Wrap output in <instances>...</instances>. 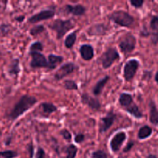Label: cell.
Listing matches in <instances>:
<instances>
[{
  "label": "cell",
  "instance_id": "obj_1",
  "mask_svg": "<svg viewBox=\"0 0 158 158\" xmlns=\"http://www.w3.org/2000/svg\"><path fill=\"white\" fill-rule=\"evenodd\" d=\"M37 103V99L32 96L25 95L20 98V100L15 103L13 109L8 115V118L11 120H16L18 117L23 115L28 110L34 106Z\"/></svg>",
  "mask_w": 158,
  "mask_h": 158
},
{
  "label": "cell",
  "instance_id": "obj_2",
  "mask_svg": "<svg viewBox=\"0 0 158 158\" xmlns=\"http://www.w3.org/2000/svg\"><path fill=\"white\" fill-rule=\"evenodd\" d=\"M109 19L123 27H131L134 23V18L125 11H115L109 15Z\"/></svg>",
  "mask_w": 158,
  "mask_h": 158
},
{
  "label": "cell",
  "instance_id": "obj_3",
  "mask_svg": "<svg viewBox=\"0 0 158 158\" xmlns=\"http://www.w3.org/2000/svg\"><path fill=\"white\" fill-rule=\"evenodd\" d=\"M74 27L73 24L70 20H62V19H56L52 23V24L50 26V28L56 31L57 35V39L60 40L64 36L65 34L72 29Z\"/></svg>",
  "mask_w": 158,
  "mask_h": 158
},
{
  "label": "cell",
  "instance_id": "obj_4",
  "mask_svg": "<svg viewBox=\"0 0 158 158\" xmlns=\"http://www.w3.org/2000/svg\"><path fill=\"white\" fill-rule=\"evenodd\" d=\"M120 59L118 52L114 48H109L106 52H103L100 58V63L104 69H108L115 61Z\"/></svg>",
  "mask_w": 158,
  "mask_h": 158
},
{
  "label": "cell",
  "instance_id": "obj_5",
  "mask_svg": "<svg viewBox=\"0 0 158 158\" xmlns=\"http://www.w3.org/2000/svg\"><path fill=\"white\" fill-rule=\"evenodd\" d=\"M136 43H137V40L134 35L132 34L128 33L123 36L121 41L120 42L119 46L120 48L121 52L123 53H130L133 52L136 47Z\"/></svg>",
  "mask_w": 158,
  "mask_h": 158
},
{
  "label": "cell",
  "instance_id": "obj_6",
  "mask_svg": "<svg viewBox=\"0 0 158 158\" xmlns=\"http://www.w3.org/2000/svg\"><path fill=\"white\" fill-rule=\"evenodd\" d=\"M140 66V63L137 60H130L127 62L125 64L124 69H123V77H124L126 81H131Z\"/></svg>",
  "mask_w": 158,
  "mask_h": 158
},
{
  "label": "cell",
  "instance_id": "obj_7",
  "mask_svg": "<svg viewBox=\"0 0 158 158\" xmlns=\"http://www.w3.org/2000/svg\"><path fill=\"white\" fill-rule=\"evenodd\" d=\"M32 56L30 66L32 68L48 67V61L46 57L40 52H30Z\"/></svg>",
  "mask_w": 158,
  "mask_h": 158
},
{
  "label": "cell",
  "instance_id": "obj_8",
  "mask_svg": "<svg viewBox=\"0 0 158 158\" xmlns=\"http://www.w3.org/2000/svg\"><path fill=\"white\" fill-rule=\"evenodd\" d=\"M116 118H117V115L114 114V112L110 111L106 114V117H103L101 119L100 125V133H105L111 127L114 122L115 121Z\"/></svg>",
  "mask_w": 158,
  "mask_h": 158
},
{
  "label": "cell",
  "instance_id": "obj_9",
  "mask_svg": "<svg viewBox=\"0 0 158 158\" xmlns=\"http://www.w3.org/2000/svg\"><path fill=\"white\" fill-rule=\"evenodd\" d=\"M127 138V134L124 132L117 133L115 136L112 138L110 141V148L111 150L114 153L120 151L122 144L125 141Z\"/></svg>",
  "mask_w": 158,
  "mask_h": 158
},
{
  "label": "cell",
  "instance_id": "obj_10",
  "mask_svg": "<svg viewBox=\"0 0 158 158\" xmlns=\"http://www.w3.org/2000/svg\"><path fill=\"white\" fill-rule=\"evenodd\" d=\"M76 69V66L73 63H68L62 66L55 74V79L57 80H62L66 76L72 73Z\"/></svg>",
  "mask_w": 158,
  "mask_h": 158
},
{
  "label": "cell",
  "instance_id": "obj_11",
  "mask_svg": "<svg viewBox=\"0 0 158 158\" xmlns=\"http://www.w3.org/2000/svg\"><path fill=\"white\" fill-rule=\"evenodd\" d=\"M55 15V12L52 10H43L40 12L39 13L32 15V17L29 19V23H35L38 22L43 21V20H47L49 19L52 18Z\"/></svg>",
  "mask_w": 158,
  "mask_h": 158
},
{
  "label": "cell",
  "instance_id": "obj_12",
  "mask_svg": "<svg viewBox=\"0 0 158 158\" xmlns=\"http://www.w3.org/2000/svg\"><path fill=\"white\" fill-rule=\"evenodd\" d=\"M81 99L83 103L86 104L89 107H90L91 109L95 110H99L100 109L101 105H100V101H99L97 99L90 97L89 94L84 93V94H83V95H82Z\"/></svg>",
  "mask_w": 158,
  "mask_h": 158
},
{
  "label": "cell",
  "instance_id": "obj_13",
  "mask_svg": "<svg viewBox=\"0 0 158 158\" xmlns=\"http://www.w3.org/2000/svg\"><path fill=\"white\" fill-rule=\"evenodd\" d=\"M80 52L82 58L86 61H89L91 59H93L94 55V48L88 44H84L81 46L80 48Z\"/></svg>",
  "mask_w": 158,
  "mask_h": 158
},
{
  "label": "cell",
  "instance_id": "obj_14",
  "mask_svg": "<svg viewBox=\"0 0 158 158\" xmlns=\"http://www.w3.org/2000/svg\"><path fill=\"white\" fill-rule=\"evenodd\" d=\"M65 9L68 13H70L72 15H76V16L83 15L86 12V8L82 5H76V6L66 5Z\"/></svg>",
  "mask_w": 158,
  "mask_h": 158
},
{
  "label": "cell",
  "instance_id": "obj_15",
  "mask_svg": "<svg viewBox=\"0 0 158 158\" xmlns=\"http://www.w3.org/2000/svg\"><path fill=\"white\" fill-rule=\"evenodd\" d=\"M149 108H150V116L149 120L152 124L158 125V109L156 106V103L154 101L151 100L149 103Z\"/></svg>",
  "mask_w": 158,
  "mask_h": 158
},
{
  "label": "cell",
  "instance_id": "obj_16",
  "mask_svg": "<svg viewBox=\"0 0 158 158\" xmlns=\"http://www.w3.org/2000/svg\"><path fill=\"white\" fill-rule=\"evenodd\" d=\"M63 57L60 56L50 54L48 56V69H53L63 62Z\"/></svg>",
  "mask_w": 158,
  "mask_h": 158
},
{
  "label": "cell",
  "instance_id": "obj_17",
  "mask_svg": "<svg viewBox=\"0 0 158 158\" xmlns=\"http://www.w3.org/2000/svg\"><path fill=\"white\" fill-rule=\"evenodd\" d=\"M110 77L108 76H106L105 77H103V79L100 80L99 82H97V84L94 86V89H93V93L95 96H99L101 94L102 91H103V88L106 86V84L107 83V82L109 81Z\"/></svg>",
  "mask_w": 158,
  "mask_h": 158
},
{
  "label": "cell",
  "instance_id": "obj_18",
  "mask_svg": "<svg viewBox=\"0 0 158 158\" xmlns=\"http://www.w3.org/2000/svg\"><path fill=\"white\" fill-rule=\"evenodd\" d=\"M119 102H120V106L124 108V109H126L134 103V100H133V97L131 94L123 93V94H120Z\"/></svg>",
  "mask_w": 158,
  "mask_h": 158
},
{
  "label": "cell",
  "instance_id": "obj_19",
  "mask_svg": "<svg viewBox=\"0 0 158 158\" xmlns=\"http://www.w3.org/2000/svg\"><path fill=\"white\" fill-rule=\"evenodd\" d=\"M153 133V130L151 127L148 126V125H145L143 126L142 127L140 128L138 131V134H137V137L140 140H145V139L148 138L151 136Z\"/></svg>",
  "mask_w": 158,
  "mask_h": 158
},
{
  "label": "cell",
  "instance_id": "obj_20",
  "mask_svg": "<svg viewBox=\"0 0 158 158\" xmlns=\"http://www.w3.org/2000/svg\"><path fill=\"white\" fill-rule=\"evenodd\" d=\"M125 110L137 119H140L143 117V114H142L140 110L139 109V107L137 106V105H136L135 103H133L131 106L126 108Z\"/></svg>",
  "mask_w": 158,
  "mask_h": 158
},
{
  "label": "cell",
  "instance_id": "obj_21",
  "mask_svg": "<svg viewBox=\"0 0 158 158\" xmlns=\"http://www.w3.org/2000/svg\"><path fill=\"white\" fill-rule=\"evenodd\" d=\"M20 71L19 61L18 59H15L11 63L9 68V73L12 76H17Z\"/></svg>",
  "mask_w": 158,
  "mask_h": 158
},
{
  "label": "cell",
  "instance_id": "obj_22",
  "mask_svg": "<svg viewBox=\"0 0 158 158\" xmlns=\"http://www.w3.org/2000/svg\"><path fill=\"white\" fill-rule=\"evenodd\" d=\"M41 107L43 109V114L46 115H50L52 113L56 112L57 110V107L54 104L50 103H43L41 104Z\"/></svg>",
  "mask_w": 158,
  "mask_h": 158
},
{
  "label": "cell",
  "instance_id": "obj_23",
  "mask_svg": "<svg viewBox=\"0 0 158 158\" xmlns=\"http://www.w3.org/2000/svg\"><path fill=\"white\" fill-rule=\"evenodd\" d=\"M76 40H77V33L76 32H72V33L69 34L65 40L66 47L68 49H71L75 44Z\"/></svg>",
  "mask_w": 158,
  "mask_h": 158
},
{
  "label": "cell",
  "instance_id": "obj_24",
  "mask_svg": "<svg viewBox=\"0 0 158 158\" xmlns=\"http://www.w3.org/2000/svg\"><path fill=\"white\" fill-rule=\"evenodd\" d=\"M78 151V148L73 144H70L66 148V158H75L77 156V153Z\"/></svg>",
  "mask_w": 158,
  "mask_h": 158
},
{
  "label": "cell",
  "instance_id": "obj_25",
  "mask_svg": "<svg viewBox=\"0 0 158 158\" xmlns=\"http://www.w3.org/2000/svg\"><path fill=\"white\" fill-rule=\"evenodd\" d=\"M63 84H64L65 89H68V90H77L78 89V86L73 80H65Z\"/></svg>",
  "mask_w": 158,
  "mask_h": 158
},
{
  "label": "cell",
  "instance_id": "obj_26",
  "mask_svg": "<svg viewBox=\"0 0 158 158\" xmlns=\"http://www.w3.org/2000/svg\"><path fill=\"white\" fill-rule=\"evenodd\" d=\"M18 155V153L13 151H0V157L2 158H15Z\"/></svg>",
  "mask_w": 158,
  "mask_h": 158
},
{
  "label": "cell",
  "instance_id": "obj_27",
  "mask_svg": "<svg viewBox=\"0 0 158 158\" xmlns=\"http://www.w3.org/2000/svg\"><path fill=\"white\" fill-rule=\"evenodd\" d=\"M43 49V46L40 42H35L29 47L30 52H39Z\"/></svg>",
  "mask_w": 158,
  "mask_h": 158
},
{
  "label": "cell",
  "instance_id": "obj_28",
  "mask_svg": "<svg viewBox=\"0 0 158 158\" xmlns=\"http://www.w3.org/2000/svg\"><path fill=\"white\" fill-rule=\"evenodd\" d=\"M150 28L152 30V32H157L158 31V16L154 15L151 18L150 22Z\"/></svg>",
  "mask_w": 158,
  "mask_h": 158
},
{
  "label": "cell",
  "instance_id": "obj_29",
  "mask_svg": "<svg viewBox=\"0 0 158 158\" xmlns=\"http://www.w3.org/2000/svg\"><path fill=\"white\" fill-rule=\"evenodd\" d=\"M44 31V26H36L31 29L30 34L32 35H37Z\"/></svg>",
  "mask_w": 158,
  "mask_h": 158
},
{
  "label": "cell",
  "instance_id": "obj_30",
  "mask_svg": "<svg viewBox=\"0 0 158 158\" xmlns=\"http://www.w3.org/2000/svg\"><path fill=\"white\" fill-rule=\"evenodd\" d=\"M91 158H108L107 154L103 151L99 150V151H94L91 155Z\"/></svg>",
  "mask_w": 158,
  "mask_h": 158
},
{
  "label": "cell",
  "instance_id": "obj_31",
  "mask_svg": "<svg viewBox=\"0 0 158 158\" xmlns=\"http://www.w3.org/2000/svg\"><path fill=\"white\" fill-rule=\"evenodd\" d=\"M130 3L136 9H140L143 6L144 1L143 0H131Z\"/></svg>",
  "mask_w": 158,
  "mask_h": 158
},
{
  "label": "cell",
  "instance_id": "obj_32",
  "mask_svg": "<svg viewBox=\"0 0 158 158\" xmlns=\"http://www.w3.org/2000/svg\"><path fill=\"white\" fill-rule=\"evenodd\" d=\"M60 134H61V135L63 136V138L66 140H67V141H69V140H71V138H72L71 134L69 133V131L66 129L62 130V131H60Z\"/></svg>",
  "mask_w": 158,
  "mask_h": 158
},
{
  "label": "cell",
  "instance_id": "obj_33",
  "mask_svg": "<svg viewBox=\"0 0 158 158\" xmlns=\"http://www.w3.org/2000/svg\"><path fill=\"white\" fill-rule=\"evenodd\" d=\"M151 35V40L152 42V43L154 45H157L158 44V31L157 32H152Z\"/></svg>",
  "mask_w": 158,
  "mask_h": 158
},
{
  "label": "cell",
  "instance_id": "obj_34",
  "mask_svg": "<svg viewBox=\"0 0 158 158\" xmlns=\"http://www.w3.org/2000/svg\"><path fill=\"white\" fill-rule=\"evenodd\" d=\"M35 158H46V154H45L44 150L42 148H39L37 150Z\"/></svg>",
  "mask_w": 158,
  "mask_h": 158
},
{
  "label": "cell",
  "instance_id": "obj_35",
  "mask_svg": "<svg viewBox=\"0 0 158 158\" xmlns=\"http://www.w3.org/2000/svg\"><path fill=\"white\" fill-rule=\"evenodd\" d=\"M84 140H85V136L83 135V134H77V135L75 136V138H74V140H75L76 143H81Z\"/></svg>",
  "mask_w": 158,
  "mask_h": 158
},
{
  "label": "cell",
  "instance_id": "obj_36",
  "mask_svg": "<svg viewBox=\"0 0 158 158\" xmlns=\"http://www.w3.org/2000/svg\"><path fill=\"white\" fill-rule=\"evenodd\" d=\"M134 142H133V141L129 142V143H128V144L126 146V148H124L123 151H124V152H128V151H130L131 150V148L134 147Z\"/></svg>",
  "mask_w": 158,
  "mask_h": 158
},
{
  "label": "cell",
  "instance_id": "obj_37",
  "mask_svg": "<svg viewBox=\"0 0 158 158\" xmlns=\"http://www.w3.org/2000/svg\"><path fill=\"white\" fill-rule=\"evenodd\" d=\"M28 151H29L30 158H32V156H33V146H32V143H30V144L28 146Z\"/></svg>",
  "mask_w": 158,
  "mask_h": 158
},
{
  "label": "cell",
  "instance_id": "obj_38",
  "mask_svg": "<svg viewBox=\"0 0 158 158\" xmlns=\"http://www.w3.org/2000/svg\"><path fill=\"white\" fill-rule=\"evenodd\" d=\"M140 35H143V36H148V35H151L149 32L148 31V29H144V30H142L140 32Z\"/></svg>",
  "mask_w": 158,
  "mask_h": 158
},
{
  "label": "cell",
  "instance_id": "obj_39",
  "mask_svg": "<svg viewBox=\"0 0 158 158\" xmlns=\"http://www.w3.org/2000/svg\"><path fill=\"white\" fill-rule=\"evenodd\" d=\"M24 19H25V16H23V15H22V16L16 17V18H15V20L18 22H23V20H24Z\"/></svg>",
  "mask_w": 158,
  "mask_h": 158
},
{
  "label": "cell",
  "instance_id": "obj_40",
  "mask_svg": "<svg viewBox=\"0 0 158 158\" xmlns=\"http://www.w3.org/2000/svg\"><path fill=\"white\" fill-rule=\"evenodd\" d=\"M146 158H158L157 156L154 155V154H149Z\"/></svg>",
  "mask_w": 158,
  "mask_h": 158
},
{
  "label": "cell",
  "instance_id": "obj_41",
  "mask_svg": "<svg viewBox=\"0 0 158 158\" xmlns=\"http://www.w3.org/2000/svg\"><path fill=\"white\" fill-rule=\"evenodd\" d=\"M154 80H155V81H156V83H157V85H158V71L157 73H156V74H155V77H154Z\"/></svg>",
  "mask_w": 158,
  "mask_h": 158
},
{
  "label": "cell",
  "instance_id": "obj_42",
  "mask_svg": "<svg viewBox=\"0 0 158 158\" xmlns=\"http://www.w3.org/2000/svg\"><path fill=\"white\" fill-rule=\"evenodd\" d=\"M2 137V131H1V129H0V137Z\"/></svg>",
  "mask_w": 158,
  "mask_h": 158
}]
</instances>
